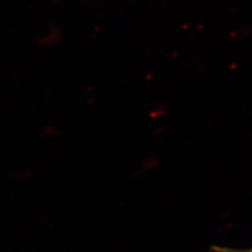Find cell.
<instances>
[{
	"mask_svg": "<svg viewBox=\"0 0 252 252\" xmlns=\"http://www.w3.org/2000/svg\"><path fill=\"white\" fill-rule=\"evenodd\" d=\"M211 252H252V249H233V248H227V247H218L214 246L211 248Z\"/></svg>",
	"mask_w": 252,
	"mask_h": 252,
	"instance_id": "6da1fadb",
	"label": "cell"
}]
</instances>
